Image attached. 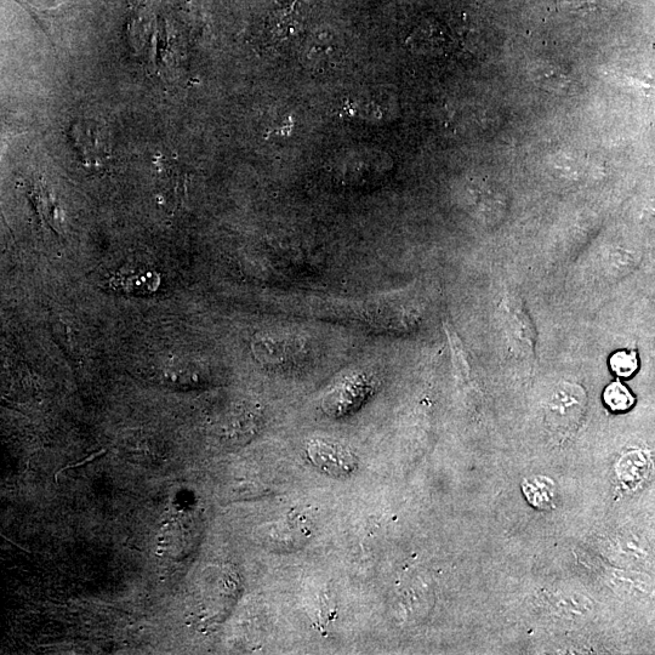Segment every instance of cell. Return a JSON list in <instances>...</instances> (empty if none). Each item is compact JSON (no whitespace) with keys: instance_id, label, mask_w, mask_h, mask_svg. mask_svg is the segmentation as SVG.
<instances>
[{"instance_id":"1","label":"cell","mask_w":655,"mask_h":655,"mask_svg":"<svg viewBox=\"0 0 655 655\" xmlns=\"http://www.w3.org/2000/svg\"><path fill=\"white\" fill-rule=\"evenodd\" d=\"M310 459L313 464L330 476L345 477L356 469V459L349 449L338 443L328 441H313L309 448Z\"/></svg>"},{"instance_id":"2","label":"cell","mask_w":655,"mask_h":655,"mask_svg":"<svg viewBox=\"0 0 655 655\" xmlns=\"http://www.w3.org/2000/svg\"><path fill=\"white\" fill-rule=\"evenodd\" d=\"M161 277L151 270L121 272L111 279V287L123 293L145 295L156 292Z\"/></svg>"},{"instance_id":"3","label":"cell","mask_w":655,"mask_h":655,"mask_svg":"<svg viewBox=\"0 0 655 655\" xmlns=\"http://www.w3.org/2000/svg\"><path fill=\"white\" fill-rule=\"evenodd\" d=\"M603 400L613 412H626L635 404L634 395H632L628 387L619 383V381L607 386L605 393H603Z\"/></svg>"},{"instance_id":"4","label":"cell","mask_w":655,"mask_h":655,"mask_svg":"<svg viewBox=\"0 0 655 655\" xmlns=\"http://www.w3.org/2000/svg\"><path fill=\"white\" fill-rule=\"evenodd\" d=\"M613 373L620 378H630L639 369V356L635 351L620 350L609 360Z\"/></svg>"},{"instance_id":"5","label":"cell","mask_w":655,"mask_h":655,"mask_svg":"<svg viewBox=\"0 0 655 655\" xmlns=\"http://www.w3.org/2000/svg\"><path fill=\"white\" fill-rule=\"evenodd\" d=\"M37 199L39 202L38 208L41 210L44 219L47 220L51 226H53V229L61 231V210L58 207V203L55 202L54 197L50 195L45 187H41V189H39V195L37 196Z\"/></svg>"},{"instance_id":"6","label":"cell","mask_w":655,"mask_h":655,"mask_svg":"<svg viewBox=\"0 0 655 655\" xmlns=\"http://www.w3.org/2000/svg\"><path fill=\"white\" fill-rule=\"evenodd\" d=\"M539 82L543 83L545 89L561 91L566 90L568 85L572 84L565 72L556 67H550L548 70L539 73Z\"/></svg>"},{"instance_id":"7","label":"cell","mask_w":655,"mask_h":655,"mask_svg":"<svg viewBox=\"0 0 655 655\" xmlns=\"http://www.w3.org/2000/svg\"><path fill=\"white\" fill-rule=\"evenodd\" d=\"M107 453L106 449H101V451L96 452L94 454H91L90 457L87 459H84L82 461H79L77 464H71L65 467H62V469L55 474V481H58V478L61 474H64V472L72 469H79V467H83L85 465H88L90 463H93L96 459H99L102 457V455H105Z\"/></svg>"}]
</instances>
